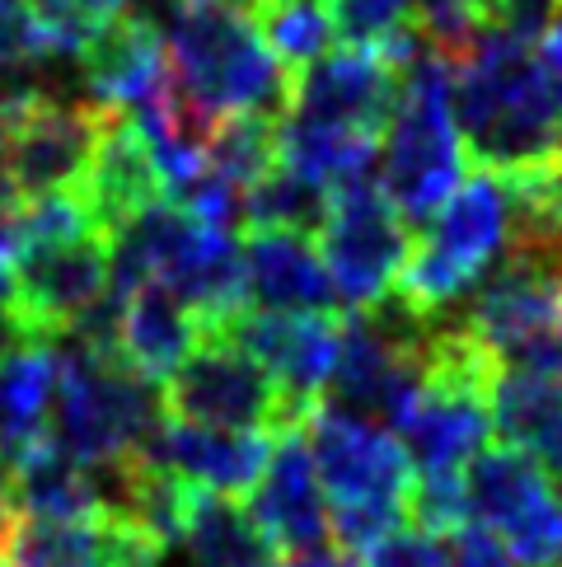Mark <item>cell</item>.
I'll list each match as a JSON object with an SVG mask.
<instances>
[{
    "mask_svg": "<svg viewBox=\"0 0 562 567\" xmlns=\"http://www.w3.org/2000/svg\"><path fill=\"white\" fill-rule=\"evenodd\" d=\"M10 567H113V525L94 520H14Z\"/></svg>",
    "mask_w": 562,
    "mask_h": 567,
    "instance_id": "d4e9b609",
    "label": "cell"
},
{
    "mask_svg": "<svg viewBox=\"0 0 562 567\" xmlns=\"http://www.w3.org/2000/svg\"><path fill=\"white\" fill-rule=\"evenodd\" d=\"M184 6V0H127V14L150 19V24H169V14Z\"/></svg>",
    "mask_w": 562,
    "mask_h": 567,
    "instance_id": "8d00e7d4",
    "label": "cell"
},
{
    "mask_svg": "<svg viewBox=\"0 0 562 567\" xmlns=\"http://www.w3.org/2000/svg\"><path fill=\"white\" fill-rule=\"evenodd\" d=\"M558 14H562V0H478V24L501 38H516L525 48L553 29Z\"/></svg>",
    "mask_w": 562,
    "mask_h": 567,
    "instance_id": "1f68e13d",
    "label": "cell"
},
{
    "mask_svg": "<svg viewBox=\"0 0 562 567\" xmlns=\"http://www.w3.org/2000/svg\"><path fill=\"white\" fill-rule=\"evenodd\" d=\"M549 488H558V483H549V474L525 451H516L507 441L483 445L465 464V530L473 525V530L501 539Z\"/></svg>",
    "mask_w": 562,
    "mask_h": 567,
    "instance_id": "44dd1931",
    "label": "cell"
},
{
    "mask_svg": "<svg viewBox=\"0 0 562 567\" xmlns=\"http://www.w3.org/2000/svg\"><path fill=\"white\" fill-rule=\"evenodd\" d=\"M455 127L478 169L516 178L558 159L562 85L544 56L501 33H483L469 62L455 66Z\"/></svg>",
    "mask_w": 562,
    "mask_h": 567,
    "instance_id": "6da1fadb",
    "label": "cell"
},
{
    "mask_svg": "<svg viewBox=\"0 0 562 567\" xmlns=\"http://www.w3.org/2000/svg\"><path fill=\"white\" fill-rule=\"evenodd\" d=\"M417 6L422 0H329L337 38L347 48L379 52V56L398 52V43L413 33Z\"/></svg>",
    "mask_w": 562,
    "mask_h": 567,
    "instance_id": "f546056e",
    "label": "cell"
},
{
    "mask_svg": "<svg viewBox=\"0 0 562 567\" xmlns=\"http://www.w3.org/2000/svg\"><path fill=\"white\" fill-rule=\"evenodd\" d=\"M465 169L469 155L455 127V66L422 48L398 66V104L379 136V188L417 230L465 184Z\"/></svg>",
    "mask_w": 562,
    "mask_h": 567,
    "instance_id": "3957f363",
    "label": "cell"
},
{
    "mask_svg": "<svg viewBox=\"0 0 562 567\" xmlns=\"http://www.w3.org/2000/svg\"><path fill=\"white\" fill-rule=\"evenodd\" d=\"M108 123L113 113L90 104V99H43L38 109H29L0 146L19 197L33 202L80 188Z\"/></svg>",
    "mask_w": 562,
    "mask_h": 567,
    "instance_id": "8fae6325",
    "label": "cell"
},
{
    "mask_svg": "<svg viewBox=\"0 0 562 567\" xmlns=\"http://www.w3.org/2000/svg\"><path fill=\"white\" fill-rule=\"evenodd\" d=\"M56 342H19L0 352V455L24 460L52 436Z\"/></svg>",
    "mask_w": 562,
    "mask_h": 567,
    "instance_id": "d6986e66",
    "label": "cell"
},
{
    "mask_svg": "<svg viewBox=\"0 0 562 567\" xmlns=\"http://www.w3.org/2000/svg\"><path fill=\"white\" fill-rule=\"evenodd\" d=\"M511 249V188L501 174L478 169L459 184L427 226L413 230V249L394 277V296H404L422 315L465 310V300Z\"/></svg>",
    "mask_w": 562,
    "mask_h": 567,
    "instance_id": "5b68a950",
    "label": "cell"
},
{
    "mask_svg": "<svg viewBox=\"0 0 562 567\" xmlns=\"http://www.w3.org/2000/svg\"><path fill=\"white\" fill-rule=\"evenodd\" d=\"M398 104V66L379 52H329L291 80V113L305 123L385 136Z\"/></svg>",
    "mask_w": 562,
    "mask_h": 567,
    "instance_id": "4fadbf2b",
    "label": "cell"
},
{
    "mask_svg": "<svg viewBox=\"0 0 562 567\" xmlns=\"http://www.w3.org/2000/svg\"><path fill=\"white\" fill-rule=\"evenodd\" d=\"M329 193L291 169L272 165L258 184L244 188V226L249 230H287V235H319L329 220Z\"/></svg>",
    "mask_w": 562,
    "mask_h": 567,
    "instance_id": "484cf974",
    "label": "cell"
},
{
    "mask_svg": "<svg viewBox=\"0 0 562 567\" xmlns=\"http://www.w3.org/2000/svg\"><path fill=\"white\" fill-rule=\"evenodd\" d=\"M6 262L19 329L33 342L66 338L113 287V245L98 226L71 235H24Z\"/></svg>",
    "mask_w": 562,
    "mask_h": 567,
    "instance_id": "52a82bcc",
    "label": "cell"
},
{
    "mask_svg": "<svg viewBox=\"0 0 562 567\" xmlns=\"http://www.w3.org/2000/svg\"><path fill=\"white\" fill-rule=\"evenodd\" d=\"M165 422L159 384L136 375L123 357L90 352L80 342H56V399H52V445L98 464L146 445Z\"/></svg>",
    "mask_w": 562,
    "mask_h": 567,
    "instance_id": "8992f818",
    "label": "cell"
},
{
    "mask_svg": "<svg viewBox=\"0 0 562 567\" xmlns=\"http://www.w3.org/2000/svg\"><path fill=\"white\" fill-rule=\"evenodd\" d=\"M305 436L329 497L333 539L343 549L366 554L389 530L408 525L413 464L394 432L337 409V403H319L305 422Z\"/></svg>",
    "mask_w": 562,
    "mask_h": 567,
    "instance_id": "277c9868",
    "label": "cell"
},
{
    "mask_svg": "<svg viewBox=\"0 0 562 567\" xmlns=\"http://www.w3.org/2000/svg\"><path fill=\"white\" fill-rule=\"evenodd\" d=\"M244 300L272 315H337V287L310 235L249 230L244 239Z\"/></svg>",
    "mask_w": 562,
    "mask_h": 567,
    "instance_id": "2e32d148",
    "label": "cell"
},
{
    "mask_svg": "<svg viewBox=\"0 0 562 567\" xmlns=\"http://www.w3.org/2000/svg\"><path fill=\"white\" fill-rule=\"evenodd\" d=\"M0 567H10V563H0Z\"/></svg>",
    "mask_w": 562,
    "mask_h": 567,
    "instance_id": "b9f144b4",
    "label": "cell"
},
{
    "mask_svg": "<svg viewBox=\"0 0 562 567\" xmlns=\"http://www.w3.org/2000/svg\"><path fill=\"white\" fill-rule=\"evenodd\" d=\"M277 165V123L258 113H239V117H220V127L207 146V169L220 184H230L244 193L258 184L268 169Z\"/></svg>",
    "mask_w": 562,
    "mask_h": 567,
    "instance_id": "f1b7e54d",
    "label": "cell"
},
{
    "mask_svg": "<svg viewBox=\"0 0 562 567\" xmlns=\"http://www.w3.org/2000/svg\"><path fill=\"white\" fill-rule=\"evenodd\" d=\"M165 52L174 85L216 117L258 113L281 123L291 113L295 75L277 62L249 14L184 0L165 24Z\"/></svg>",
    "mask_w": 562,
    "mask_h": 567,
    "instance_id": "7a4b0ae2",
    "label": "cell"
},
{
    "mask_svg": "<svg viewBox=\"0 0 562 567\" xmlns=\"http://www.w3.org/2000/svg\"><path fill=\"white\" fill-rule=\"evenodd\" d=\"M492 403V432L525 451L549 483L562 488V380H525V375H497L488 384Z\"/></svg>",
    "mask_w": 562,
    "mask_h": 567,
    "instance_id": "7402d4cb",
    "label": "cell"
},
{
    "mask_svg": "<svg viewBox=\"0 0 562 567\" xmlns=\"http://www.w3.org/2000/svg\"><path fill=\"white\" fill-rule=\"evenodd\" d=\"M507 554L516 567H562V488H549L507 535Z\"/></svg>",
    "mask_w": 562,
    "mask_h": 567,
    "instance_id": "4dcf8cb0",
    "label": "cell"
},
{
    "mask_svg": "<svg viewBox=\"0 0 562 567\" xmlns=\"http://www.w3.org/2000/svg\"><path fill=\"white\" fill-rule=\"evenodd\" d=\"M249 516L272 539L277 554L300 558V554H314L333 544L329 497H324V483H319L305 427L272 436V455L263 464V474H258V483L249 488Z\"/></svg>",
    "mask_w": 562,
    "mask_h": 567,
    "instance_id": "7c38bea8",
    "label": "cell"
},
{
    "mask_svg": "<svg viewBox=\"0 0 562 567\" xmlns=\"http://www.w3.org/2000/svg\"><path fill=\"white\" fill-rule=\"evenodd\" d=\"M140 455L159 464V470H169L174 478H184L188 488L244 497L272 455V436L197 427V422H178L165 413V422L140 445Z\"/></svg>",
    "mask_w": 562,
    "mask_h": 567,
    "instance_id": "5bb4252c",
    "label": "cell"
},
{
    "mask_svg": "<svg viewBox=\"0 0 562 567\" xmlns=\"http://www.w3.org/2000/svg\"><path fill=\"white\" fill-rule=\"evenodd\" d=\"M10 6H19V0H0V10H10Z\"/></svg>",
    "mask_w": 562,
    "mask_h": 567,
    "instance_id": "60d3db41",
    "label": "cell"
},
{
    "mask_svg": "<svg viewBox=\"0 0 562 567\" xmlns=\"http://www.w3.org/2000/svg\"><path fill=\"white\" fill-rule=\"evenodd\" d=\"M539 43H544V52H539V56H544V66H549V75L558 80V85H562V14L553 19V29L544 33V38H539Z\"/></svg>",
    "mask_w": 562,
    "mask_h": 567,
    "instance_id": "74e56055",
    "label": "cell"
},
{
    "mask_svg": "<svg viewBox=\"0 0 562 567\" xmlns=\"http://www.w3.org/2000/svg\"><path fill=\"white\" fill-rule=\"evenodd\" d=\"M6 497H10V460L0 455V502H6Z\"/></svg>",
    "mask_w": 562,
    "mask_h": 567,
    "instance_id": "ab89813d",
    "label": "cell"
},
{
    "mask_svg": "<svg viewBox=\"0 0 562 567\" xmlns=\"http://www.w3.org/2000/svg\"><path fill=\"white\" fill-rule=\"evenodd\" d=\"M165 413L178 422H197V427H220V432H291L281 390L258 361L235 348L226 333H202V342L184 357L169 380H165Z\"/></svg>",
    "mask_w": 562,
    "mask_h": 567,
    "instance_id": "ba28073f",
    "label": "cell"
},
{
    "mask_svg": "<svg viewBox=\"0 0 562 567\" xmlns=\"http://www.w3.org/2000/svg\"><path fill=\"white\" fill-rule=\"evenodd\" d=\"M202 342V323L178 300L169 287L146 281V287L127 291L123 300V323H117V357L127 361L136 375L165 384L184 357Z\"/></svg>",
    "mask_w": 562,
    "mask_h": 567,
    "instance_id": "ac0fdd59",
    "label": "cell"
},
{
    "mask_svg": "<svg viewBox=\"0 0 562 567\" xmlns=\"http://www.w3.org/2000/svg\"><path fill=\"white\" fill-rule=\"evenodd\" d=\"M10 497H14V512L33 520H94L98 516L90 464L66 455L52 441H43L38 451L10 464Z\"/></svg>",
    "mask_w": 562,
    "mask_h": 567,
    "instance_id": "cb8c5ba5",
    "label": "cell"
},
{
    "mask_svg": "<svg viewBox=\"0 0 562 567\" xmlns=\"http://www.w3.org/2000/svg\"><path fill=\"white\" fill-rule=\"evenodd\" d=\"M14 520H19V516L10 512V506H6V502H0V554H6V549H10V535H14Z\"/></svg>",
    "mask_w": 562,
    "mask_h": 567,
    "instance_id": "f35d334b",
    "label": "cell"
},
{
    "mask_svg": "<svg viewBox=\"0 0 562 567\" xmlns=\"http://www.w3.org/2000/svg\"><path fill=\"white\" fill-rule=\"evenodd\" d=\"M80 197L94 216L98 230H117L127 226L136 212H146L150 202L165 197V184H159V169L150 159V146L146 136L136 132L132 117L113 113V123L98 136V151L90 159V174L80 178Z\"/></svg>",
    "mask_w": 562,
    "mask_h": 567,
    "instance_id": "e0dca14e",
    "label": "cell"
},
{
    "mask_svg": "<svg viewBox=\"0 0 562 567\" xmlns=\"http://www.w3.org/2000/svg\"><path fill=\"white\" fill-rule=\"evenodd\" d=\"M319 254L347 310H366L394 291V277L413 249V226L385 197L379 178L333 193L329 220L319 230Z\"/></svg>",
    "mask_w": 562,
    "mask_h": 567,
    "instance_id": "9c48e42d",
    "label": "cell"
},
{
    "mask_svg": "<svg viewBox=\"0 0 562 567\" xmlns=\"http://www.w3.org/2000/svg\"><path fill=\"white\" fill-rule=\"evenodd\" d=\"M450 567H516L511 554H507V544H501L497 535L488 530H459L450 539Z\"/></svg>",
    "mask_w": 562,
    "mask_h": 567,
    "instance_id": "836d02e7",
    "label": "cell"
},
{
    "mask_svg": "<svg viewBox=\"0 0 562 567\" xmlns=\"http://www.w3.org/2000/svg\"><path fill=\"white\" fill-rule=\"evenodd\" d=\"M178 544H184V554L197 567H272L277 558L272 539L258 530L249 506H239L226 493H202V488H188Z\"/></svg>",
    "mask_w": 562,
    "mask_h": 567,
    "instance_id": "603a6c76",
    "label": "cell"
},
{
    "mask_svg": "<svg viewBox=\"0 0 562 567\" xmlns=\"http://www.w3.org/2000/svg\"><path fill=\"white\" fill-rule=\"evenodd\" d=\"M366 567H450V539L422 525H398L366 549Z\"/></svg>",
    "mask_w": 562,
    "mask_h": 567,
    "instance_id": "d6a6232c",
    "label": "cell"
},
{
    "mask_svg": "<svg viewBox=\"0 0 562 567\" xmlns=\"http://www.w3.org/2000/svg\"><path fill=\"white\" fill-rule=\"evenodd\" d=\"M253 24L291 75L314 66L319 56H329L333 38H337L329 0H258Z\"/></svg>",
    "mask_w": 562,
    "mask_h": 567,
    "instance_id": "4316f807",
    "label": "cell"
},
{
    "mask_svg": "<svg viewBox=\"0 0 562 567\" xmlns=\"http://www.w3.org/2000/svg\"><path fill=\"white\" fill-rule=\"evenodd\" d=\"M19 212H24V197L10 184L6 155H0V258L14 254V235H19Z\"/></svg>",
    "mask_w": 562,
    "mask_h": 567,
    "instance_id": "e575fe53",
    "label": "cell"
},
{
    "mask_svg": "<svg viewBox=\"0 0 562 567\" xmlns=\"http://www.w3.org/2000/svg\"><path fill=\"white\" fill-rule=\"evenodd\" d=\"M291 567H366V563H356L352 549H337V544H329V549H314V554L291 558Z\"/></svg>",
    "mask_w": 562,
    "mask_h": 567,
    "instance_id": "d590c367",
    "label": "cell"
},
{
    "mask_svg": "<svg viewBox=\"0 0 562 567\" xmlns=\"http://www.w3.org/2000/svg\"><path fill=\"white\" fill-rule=\"evenodd\" d=\"M277 165L310 178L333 197L352 184L379 178V141L366 132L305 123V117L287 113L277 123Z\"/></svg>",
    "mask_w": 562,
    "mask_h": 567,
    "instance_id": "ffe728a7",
    "label": "cell"
},
{
    "mask_svg": "<svg viewBox=\"0 0 562 567\" xmlns=\"http://www.w3.org/2000/svg\"><path fill=\"white\" fill-rule=\"evenodd\" d=\"M235 348H244L258 367L272 375L281 390L291 422L305 427L310 413L324 403L329 380L343 348V323L337 315H272V310H244L226 329Z\"/></svg>",
    "mask_w": 562,
    "mask_h": 567,
    "instance_id": "30bf717a",
    "label": "cell"
},
{
    "mask_svg": "<svg viewBox=\"0 0 562 567\" xmlns=\"http://www.w3.org/2000/svg\"><path fill=\"white\" fill-rule=\"evenodd\" d=\"M169 85V52L165 29L150 19L123 14L80 52V90L90 104L136 117L146 104H155L159 90Z\"/></svg>",
    "mask_w": 562,
    "mask_h": 567,
    "instance_id": "9a60e30c",
    "label": "cell"
},
{
    "mask_svg": "<svg viewBox=\"0 0 562 567\" xmlns=\"http://www.w3.org/2000/svg\"><path fill=\"white\" fill-rule=\"evenodd\" d=\"M38 33V48L56 62H80L113 19L127 14V0H19Z\"/></svg>",
    "mask_w": 562,
    "mask_h": 567,
    "instance_id": "83f0119b",
    "label": "cell"
}]
</instances>
